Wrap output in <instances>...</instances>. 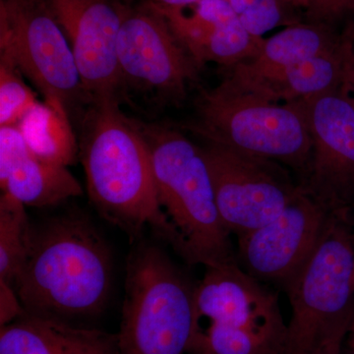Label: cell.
<instances>
[{"label":"cell","mask_w":354,"mask_h":354,"mask_svg":"<svg viewBox=\"0 0 354 354\" xmlns=\"http://www.w3.org/2000/svg\"><path fill=\"white\" fill-rule=\"evenodd\" d=\"M84 114L80 158L88 198L106 221L138 239L150 227L183 255V243L160 208L150 151L120 99L92 101Z\"/></svg>","instance_id":"obj_1"},{"label":"cell","mask_w":354,"mask_h":354,"mask_svg":"<svg viewBox=\"0 0 354 354\" xmlns=\"http://www.w3.org/2000/svg\"><path fill=\"white\" fill-rule=\"evenodd\" d=\"M111 281L106 241L87 218L69 215L32 225L27 259L13 288L26 315L67 323L101 313Z\"/></svg>","instance_id":"obj_2"},{"label":"cell","mask_w":354,"mask_h":354,"mask_svg":"<svg viewBox=\"0 0 354 354\" xmlns=\"http://www.w3.org/2000/svg\"><path fill=\"white\" fill-rule=\"evenodd\" d=\"M135 122L150 151L160 208L180 237L181 257L205 267L237 262L202 147L169 125Z\"/></svg>","instance_id":"obj_3"},{"label":"cell","mask_w":354,"mask_h":354,"mask_svg":"<svg viewBox=\"0 0 354 354\" xmlns=\"http://www.w3.org/2000/svg\"><path fill=\"white\" fill-rule=\"evenodd\" d=\"M183 128L207 143L285 165L297 172L298 184L308 174L312 140L304 101H268L223 79L200 91L194 118Z\"/></svg>","instance_id":"obj_4"},{"label":"cell","mask_w":354,"mask_h":354,"mask_svg":"<svg viewBox=\"0 0 354 354\" xmlns=\"http://www.w3.org/2000/svg\"><path fill=\"white\" fill-rule=\"evenodd\" d=\"M195 286L157 246L141 244L127 262L120 354H185L195 330Z\"/></svg>","instance_id":"obj_5"},{"label":"cell","mask_w":354,"mask_h":354,"mask_svg":"<svg viewBox=\"0 0 354 354\" xmlns=\"http://www.w3.org/2000/svg\"><path fill=\"white\" fill-rule=\"evenodd\" d=\"M291 318L283 354H309L354 315V234L349 215L332 214L315 250L286 286Z\"/></svg>","instance_id":"obj_6"},{"label":"cell","mask_w":354,"mask_h":354,"mask_svg":"<svg viewBox=\"0 0 354 354\" xmlns=\"http://www.w3.org/2000/svg\"><path fill=\"white\" fill-rule=\"evenodd\" d=\"M0 57L31 81L68 127L73 109L88 104L68 41L46 0H0Z\"/></svg>","instance_id":"obj_7"},{"label":"cell","mask_w":354,"mask_h":354,"mask_svg":"<svg viewBox=\"0 0 354 354\" xmlns=\"http://www.w3.org/2000/svg\"><path fill=\"white\" fill-rule=\"evenodd\" d=\"M120 92L133 91L158 104H178L200 68L152 2L129 8L118 39Z\"/></svg>","instance_id":"obj_8"},{"label":"cell","mask_w":354,"mask_h":354,"mask_svg":"<svg viewBox=\"0 0 354 354\" xmlns=\"http://www.w3.org/2000/svg\"><path fill=\"white\" fill-rule=\"evenodd\" d=\"M223 225L236 237L279 215L299 191L285 165L207 143L202 147Z\"/></svg>","instance_id":"obj_9"},{"label":"cell","mask_w":354,"mask_h":354,"mask_svg":"<svg viewBox=\"0 0 354 354\" xmlns=\"http://www.w3.org/2000/svg\"><path fill=\"white\" fill-rule=\"evenodd\" d=\"M195 286V329L213 325L285 353L288 325L276 293L239 265L208 266Z\"/></svg>","instance_id":"obj_10"},{"label":"cell","mask_w":354,"mask_h":354,"mask_svg":"<svg viewBox=\"0 0 354 354\" xmlns=\"http://www.w3.org/2000/svg\"><path fill=\"white\" fill-rule=\"evenodd\" d=\"M312 140L302 189L330 214L354 209V102L342 88L304 100Z\"/></svg>","instance_id":"obj_11"},{"label":"cell","mask_w":354,"mask_h":354,"mask_svg":"<svg viewBox=\"0 0 354 354\" xmlns=\"http://www.w3.org/2000/svg\"><path fill=\"white\" fill-rule=\"evenodd\" d=\"M330 215L300 186L279 215L237 237V263L261 283L286 290L315 250Z\"/></svg>","instance_id":"obj_12"},{"label":"cell","mask_w":354,"mask_h":354,"mask_svg":"<svg viewBox=\"0 0 354 354\" xmlns=\"http://www.w3.org/2000/svg\"><path fill=\"white\" fill-rule=\"evenodd\" d=\"M68 41L88 104L118 97V39L128 7L120 0H46Z\"/></svg>","instance_id":"obj_13"},{"label":"cell","mask_w":354,"mask_h":354,"mask_svg":"<svg viewBox=\"0 0 354 354\" xmlns=\"http://www.w3.org/2000/svg\"><path fill=\"white\" fill-rule=\"evenodd\" d=\"M155 6L201 69L207 64L227 69L247 62L259 53L264 43V38L247 31L227 0H202L184 8Z\"/></svg>","instance_id":"obj_14"},{"label":"cell","mask_w":354,"mask_h":354,"mask_svg":"<svg viewBox=\"0 0 354 354\" xmlns=\"http://www.w3.org/2000/svg\"><path fill=\"white\" fill-rule=\"evenodd\" d=\"M0 183L25 207L46 208L82 194L67 165L34 152L17 127H0Z\"/></svg>","instance_id":"obj_15"},{"label":"cell","mask_w":354,"mask_h":354,"mask_svg":"<svg viewBox=\"0 0 354 354\" xmlns=\"http://www.w3.org/2000/svg\"><path fill=\"white\" fill-rule=\"evenodd\" d=\"M341 36L339 26L326 23L300 21L286 26L271 38L265 39L255 57L225 69V79L236 86L256 82L290 65L334 50Z\"/></svg>","instance_id":"obj_16"},{"label":"cell","mask_w":354,"mask_h":354,"mask_svg":"<svg viewBox=\"0 0 354 354\" xmlns=\"http://www.w3.org/2000/svg\"><path fill=\"white\" fill-rule=\"evenodd\" d=\"M0 354H120L116 335L22 315L1 327Z\"/></svg>","instance_id":"obj_17"},{"label":"cell","mask_w":354,"mask_h":354,"mask_svg":"<svg viewBox=\"0 0 354 354\" xmlns=\"http://www.w3.org/2000/svg\"><path fill=\"white\" fill-rule=\"evenodd\" d=\"M227 82L274 102L304 101L339 90L342 83V36L334 50L290 65L256 82L245 86Z\"/></svg>","instance_id":"obj_18"},{"label":"cell","mask_w":354,"mask_h":354,"mask_svg":"<svg viewBox=\"0 0 354 354\" xmlns=\"http://www.w3.org/2000/svg\"><path fill=\"white\" fill-rule=\"evenodd\" d=\"M32 225L22 203L3 193L0 198V281L13 286L24 267Z\"/></svg>","instance_id":"obj_19"},{"label":"cell","mask_w":354,"mask_h":354,"mask_svg":"<svg viewBox=\"0 0 354 354\" xmlns=\"http://www.w3.org/2000/svg\"><path fill=\"white\" fill-rule=\"evenodd\" d=\"M23 77L10 62L0 57V127H19L39 104Z\"/></svg>","instance_id":"obj_20"},{"label":"cell","mask_w":354,"mask_h":354,"mask_svg":"<svg viewBox=\"0 0 354 354\" xmlns=\"http://www.w3.org/2000/svg\"><path fill=\"white\" fill-rule=\"evenodd\" d=\"M247 31L258 38L281 26L300 22L283 0H227Z\"/></svg>","instance_id":"obj_21"},{"label":"cell","mask_w":354,"mask_h":354,"mask_svg":"<svg viewBox=\"0 0 354 354\" xmlns=\"http://www.w3.org/2000/svg\"><path fill=\"white\" fill-rule=\"evenodd\" d=\"M304 21L341 26L349 19L346 0H301Z\"/></svg>","instance_id":"obj_22"},{"label":"cell","mask_w":354,"mask_h":354,"mask_svg":"<svg viewBox=\"0 0 354 354\" xmlns=\"http://www.w3.org/2000/svg\"><path fill=\"white\" fill-rule=\"evenodd\" d=\"M342 90L354 102V17L342 26Z\"/></svg>","instance_id":"obj_23"},{"label":"cell","mask_w":354,"mask_h":354,"mask_svg":"<svg viewBox=\"0 0 354 354\" xmlns=\"http://www.w3.org/2000/svg\"><path fill=\"white\" fill-rule=\"evenodd\" d=\"M24 315V310L13 286L0 281V323L1 327Z\"/></svg>","instance_id":"obj_24"},{"label":"cell","mask_w":354,"mask_h":354,"mask_svg":"<svg viewBox=\"0 0 354 354\" xmlns=\"http://www.w3.org/2000/svg\"><path fill=\"white\" fill-rule=\"evenodd\" d=\"M351 326V324H342L330 330L309 354H342Z\"/></svg>","instance_id":"obj_25"},{"label":"cell","mask_w":354,"mask_h":354,"mask_svg":"<svg viewBox=\"0 0 354 354\" xmlns=\"http://www.w3.org/2000/svg\"><path fill=\"white\" fill-rule=\"evenodd\" d=\"M202 0H151L155 6L162 8H184L194 6Z\"/></svg>","instance_id":"obj_26"},{"label":"cell","mask_w":354,"mask_h":354,"mask_svg":"<svg viewBox=\"0 0 354 354\" xmlns=\"http://www.w3.org/2000/svg\"><path fill=\"white\" fill-rule=\"evenodd\" d=\"M348 344H346V348L344 346L342 354H354V335L348 333Z\"/></svg>","instance_id":"obj_27"},{"label":"cell","mask_w":354,"mask_h":354,"mask_svg":"<svg viewBox=\"0 0 354 354\" xmlns=\"http://www.w3.org/2000/svg\"><path fill=\"white\" fill-rule=\"evenodd\" d=\"M283 1H285L286 6L292 9L293 11H301V0H283Z\"/></svg>","instance_id":"obj_28"},{"label":"cell","mask_w":354,"mask_h":354,"mask_svg":"<svg viewBox=\"0 0 354 354\" xmlns=\"http://www.w3.org/2000/svg\"><path fill=\"white\" fill-rule=\"evenodd\" d=\"M346 6H348L349 19L354 17V0H346Z\"/></svg>","instance_id":"obj_29"},{"label":"cell","mask_w":354,"mask_h":354,"mask_svg":"<svg viewBox=\"0 0 354 354\" xmlns=\"http://www.w3.org/2000/svg\"><path fill=\"white\" fill-rule=\"evenodd\" d=\"M351 334L354 335V315L353 319V323H351V329H349V332Z\"/></svg>","instance_id":"obj_30"}]
</instances>
